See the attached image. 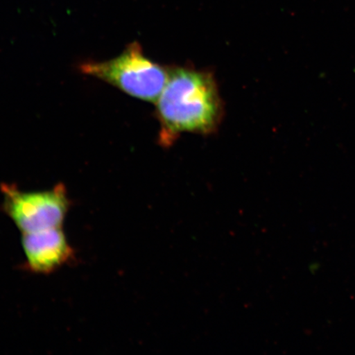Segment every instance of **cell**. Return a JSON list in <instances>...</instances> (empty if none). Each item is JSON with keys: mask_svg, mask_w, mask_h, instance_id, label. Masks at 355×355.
Masks as SVG:
<instances>
[{"mask_svg": "<svg viewBox=\"0 0 355 355\" xmlns=\"http://www.w3.org/2000/svg\"><path fill=\"white\" fill-rule=\"evenodd\" d=\"M159 144L171 145L182 133L210 135L223 118V104L216 79L209 72L178 67L170 69L157 102Z\"/></svg>", "mask_w": 355, "mask_h": 355, "instance_id": "cell-1", "label": "cell"}, {"mask_svg": "<svg viewBox=\"0 0 355 355\" xmlns=\"http://www.w3.org/2000/svg\"><path fill=\"white\" fill-rule=\"evenodd\" d=\"M84 74L103 80L135 98L157 102L165 88L170 69L155 63L137 42L121 55L103 62L87 61L80 64Z\"/></svg>", "mask_w": 355, "mask_h": 355, "instance_id": "cell-2", "label": "cell"}, {"mask_svg": "<svg viewBox=\"0 0 355 355\" xmlns=\"http://www.w3.org/2000/svg\"><path fill=\"white\" fill-rule=\"evenodd\" d=\"M3 211L21 234L62 227L70 207L64 184L46 191L25 192L13 184H2Z\"/></svg>", "mask_w": 355, "mask_h": 355, "instance_id": "cell-3", "label": "cell"}, {"mask_svg": "<svg viewBox=\"0 0 355 355\" xmlns=\"http://www.w3.org/2000/svg\"><path fill=\"white\" fill-rule=\"evenodd\" d=\"M26 268L34 273L50 274L73 259V250L62 227L22 234Z\"/></svg>", "mask_w": 355, "mask_h": 355, "instance_id": "cell-4", "label": "cell"}]
</instances>
